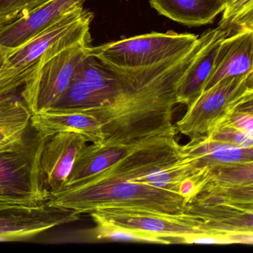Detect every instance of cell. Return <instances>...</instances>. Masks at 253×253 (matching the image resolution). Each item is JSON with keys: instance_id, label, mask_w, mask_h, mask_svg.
Returning <instances> with one entry per match:
<instances>
[{"instance_id": "obj_1", "label": "cell", "mask_w": 253, "mask_h": 253, "mask_svg": "<svg viewBox=\"0 0 253 253\" xmlns=\"http://www.w3.org/2000/svg\"><path fill=\"white\" fill-rule=\"evenodd\" d=\"M214 32H205L189 49L149 67L119 69L88 51L75 75L92 94L105 142L121 144L175 132L171 119L179 85Z\"/></svg>"}, {"instance_id": "obj_2", "label": "cell", "mask_w": 253, "mask_h": 253, "mask_svg": "<svg viewBox=\"0 0 253 253\" xmlns=\"http://www.w3.org/2000/svg\"><path fill=\"white\" fill-rule=\"evenodd\" d=\"M161 166V160L153 151L142 145H130L107 168L78 184L51 192L46 203L80 214L100 209L183 214L188 204L178 191L155 187L132 179Z\"/></svg>"}, {"instance_id": "obj_3", "label": "cell", "mask_w": 253, "mask_h": 253, "mask_svg": "<svg viewBox=\"0 0 253 253\" xmlns=\"http://www.w3.org/2000/svg\"><path fill=\"white\" fill-rule=\"evenodd\" d=\"M86 20L54 43L25 83L20 97L32 115L55 106L88 54L91 35Z\"/></svg>"}, {"instance_id": "obj_4", "label": "cell", "mask_w": 253, "mask_h": 253, "mask_svg": "<svg viewBox=\"0 0 253 253\" xmlns=\"http://www.w3.org/2000/svg\"><path fill=\"white\" fill-rule=\"evenodd\" d=\"M253 72L221 80L202 91L188 106L184 116L176 124L182 134L195 137L205 135L235 111L253 103Z\"/></svg>"}, {"instance_id": "obj_5", "label": "cell", "mask_w": 253, "mask_h": 253, "mask_svg": "<svg viewBox=\"0 0 253 253\" xmlns=\"http://www.w3.org/2000/svg\"><path fill=\"white\" fill-rule=\"evenodd\" d=\"M98 226H116L158 237L164 244H191L196 237L219 236L209 219L188 214H164L124 209H100L90 212Z\"/></svg>"}, {"instance_id": "obj_6", "label": "cell", "mask_w": 253, "mask_h": 253, "mask_svg": "<svg viewBox=\"0 0 253 253\" xmlns=\"http://www.w3.org/2000/svg\"><path fill=\"white\" fill-rule=\"evenodd\" d=\"M31 128L22 146L0 153V196L39 206L50 197L41 169V154L48 137Z\"/></svg>"}, {"instance_id": "obj_7", "label": "cell", "mask_w": 253, "mask_h": 253, "mask_svg": "<svg viewBox=\"0 0 253 253\" xmlns=\"http://www.w3.org/2000/svg\"><path fill=\"white\" fill-rule=\"evenodd\" d=\"M198 39L192 34L153 32L89 46L88 54L119 69L149 67L186 51Z\"/></svg>"}, {"instance_id": "obj_8", "label": "cell", "mask_w": 253, "mask_h": 253, "mask_svg": "<svg viewBox=\"0 0 253 253\" xmlns=\"http://www.w3.org/2000/svg\"><path fill=\"white\" fill-rule=\"evenodd\" d=\"M90 19H93L91 12L84 10V7H75L23 45L10 51L0 70V97L13 94L24 85L48 50Z\"/></svg>"}, {"instance_id": "obj_9", "label": "cell", "mask_w": 253, "mask_h": 253, "mask_svg": "<svg viewBox=\"0 0 253 253\" xmlns=\"http://www.w3.org/2000/svg\"><path fill=\"white\" fill-rule=\"evenodd\" d=\"M73 210L45 203L35 207L0 210V241H23L52 228L79 220Z\"/></svg>"}, {"instance_id": "obj_10", "label": "cell", "mask_w": 253, "mask_h": 253, "mask_svg": "<svg viewBox=\"0 0 253 253\" xmlns=\"http://www.w3.org/2000/svg\"><path fill=\"white\" fill-rule=\"evenodd\" d=\"M88 142L84 135L73 131H62L48 137L41 154V169L50 193L64 189L78 155Z\"/></svg>"}, {"instance_id": "obj_11", "label": "cell", "mask_w": 253, "mask_h": 253, "mask_svg": "<svg viewBox=\"0 0 253 253\" xmlns=\"http://www.w3.org/2000/svg\"><path fill=\"white\" fill-rule=\"evenodd\" d=\"M31 126L45 137L62 131H73L94 144H101L106 140L103 124L91 108H51L32 115Z\"/></svg>"}, {"instance_id": "obj_12", "label": "cell", "mask_w": 253, "mask_h": 253, "mask_svg": "<svg viewBox=\"0 0 253 253\" xmlns=\"http://www.w3.org/2000/svg\"><path fill=\"white\" fill-rule=\"evenodd\" d=\"M86 0H51L26 17L0 26V46L7 54L23 45L75 7Z\"/></svg>"}, {"instance_id": "obj_13", "label": "cell", "mask_w": 253, "mask_h": 253, "mask_svg": "<svg viewBox=\"0 0 253 253\" xmlns=\"http://www.w3.org/2000/svg\"><path fill=\"white\" fill-rule=\"evenodd\" d=\"M253 63V30L240 29L222 41L204 91L225 78L252 73Z\"/></svg>"}, {"instance_id": "obj_14", "label": "cell", "mask_w": 253, "mask_h": 253, "mask_svg": "<svg viewBox=\"0 0 253 253\" xmlns=\"http://www.w3.org/2000/svg\"><path fill=\"white\" fill-rule=\"evenodd\" d=\"M235 32L231 25L220 22L208 43L198 54L177 89V101L189 106L204 91V87L214 67L216 55L222 41Z\"/></svg>"}, {"instance_id": "obj_15", "label": "cell", "mask_w": 253, "mask_h": 253, "mask_svg": "<svg viewBox=\"0 0 253 253\" xmlns=\"http://www.w3.org/2000/svg\"><path fill=\"white\" fill-rule=\"evenodd\" d=\"M32 117L21 97L13 94L0 97V153L23 144L32 128Z\"/></svg>"}, {"instance_id": "obj_16", "label": "cell", "mask_w": 253, "mask_h": 253, "mask_svg": "<svg viewBox=\"0 0 253 253\" xmlns=\"http://www.w3.org/2000/svg\"><path fill=\"white\" fill-rule=\"evenodd\" d=\"M160 14L189 27L210 24L223 10V0H149Z\"/></svg>"}, {"instance_id": "obj_17", "label": "cell", "mask_w": 253, "mask_h": 253, "mask_svg": "<svg viewBox=\"0 0 253 253\" xmlns=\"http://www.w3.org/2000/svg\"><path fill=\"white\" fill-rule=\"evenodd\" d=\"M220 22L231 25L237 31L253 30V0H223Z\"/></svg>"}, {"instance_id": "obj_18", "label": "cell", "mask_w": 253, "mask_h": 253, "mask_svg": "<svg viewBox=\"0 0 253 253\" xmlns=\"http://www.w3.org/2000/svg\"><path fill=\"white\" fill-rule=\"evenodd\" d=\"M205 136L213 141L229 143L246 149L253 146V134L241 131L229 121V118L213 127Z\"/></svg>"}, {"instance_id": "obj_19", "label": "cell", "mask_w": 253, "mask_h": 253, "mask_svg": "<svg viewBox=\"0 0 253 253\" xmlns=\"http://www.w3.org/2000/svg\"><path fill=\"white\" fill-rule=\"evenodd\" d=\"M51 0H0V26L26 17Z\"/></svg>"}, {"instance_id": "obj_20", "label": "cell", "mask_w": 253, "mask_h": 253, "mask_svg": "<svg viewBox=\"0 0 253 253\" xmlns=\"http://www.w3.org/2000/svg\"><path fill=\"white\" fill-rule=\"evenodd\" d=\"M96 235L99 239H109L118 241H145L163 244V241L160 238L154 235L116 226H97Z\"/></svg>"}, {"instance_id": "obj_21", "label": "cell", "mask_w": 253, "mask_h": 253, "mask_svg": "<svg viewBox=\"0 0 253 253\" xmlns=\"http://www.w3.org/2000/svg\"><path fill=\"white\" fill-rule=\"evenodd\" d=\"M20 207H35V206L32 205L29 203L24 202V201L0 196V210Z\"/></svg>"}, {"instance_id": "obj_22", "label": "cell", "mask_w": 253, "mask_h": 253, "mask_svg": "<svg viewBox=\"0 0 253 253\" xmlns=\"http://www.w3.org/2000/svg\"><path fill=\"white\" fill-rule=\"evenodd\" d=\"M7 52L0 46V70L2 69V66H3L4 63H5V59L7 57Z\"/></svg>"}]
</instances>
